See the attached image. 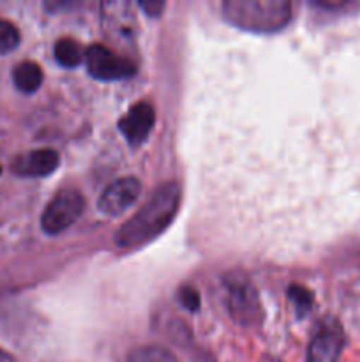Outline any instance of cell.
I'll list each match as a JSON object with an SVG mask.
<instances>
[{
    "label": "cell",
    "mask_w": 360,
    "mask_h": 362,
    "mask_svg": "<svg viewBox=\"0 0 360 362\" xmlns=\"http://www.w3.org/2000/svg\"><path fill=\"white\" fill-rule=\"evenodd\" d=\"M180 205V186L176 182L161 184L136 214L127 219L115 233V246L134 250L161 235L175 219Z\"/></svg>",
    "instance_id": "6da1fadb"
},
{
    "label": "cell",
    "mask_w": 360,
    "mask_h": 362,
    "mask_svg": "<svg viewBox=\"0 0 360 362\" xmlns=\"http://www.w3.org/2000/svg\"><path fill=\"white\" fill-rule=\"evenodd\" d=\"M222 14L235 27L249 32H277L292 20L288 0H226Z\"/></svg>",
    "instance_id": "7a4b0ae2"
},
{
    "label": "cell",
    "mask_w": 360,
    "mask_h": 362,
    "mask_svg": "<svg viewBox=\"0 0 360 362\" xmlns=\"http://www.w3.org/2000/svg\"><path fill=\"white\" fill-rule=\"evenodd\" d=\"M222 281H224L226 296H228L226 303H228L233 320L239 322L244 327L260 324L263 318L260 296L247 274H244L242 271H232L224 274Z\"/></svg>",
    "instance_id": "3957f363"
},
{
    "label": "cell",
    "mask_w": 360,
    "mask_h": 362,
    "mask_svg": "<svg viewBox=\"0 0 360 362\" xmlns=\"http://www.w3.org/2000/svg\"><path fill=\"white\" fill-rule=\"evenodd\" d=\"M85 209V198L74 187H64L46 205L41 216V226L48 235H59L80 219Z\"/></svg>",
    "instance_id": "277c9868"
},
{
    "label": "cell",
    "mask_w": 360,
    "mask_h": 362,
    "mask_svg": "<svg viewBox=\"0 0 360 362\" xmlns=\"http://www.w3.org/2000/svg\"><path fill=\"white\" fill-rule=\"evenodd\" d=\"M83 59L90 76L102 81L124 80L136 73V66L131 60L122 59L102 45L88 46Z\"/></svg>",
    "instance_id": "5b68a950"
},
{
    "label": "cell",
    "mask_w": 360,
    "mask_h": 362,
    "mask_svg": "<svg viewBox=\"0 0 360 362\" xmlns=\"http://www.w3.org/2000/svg\"><path fill=\"white\" fill-rule=\"evenodd\" d=\"M342 346H344V334L342 327L335 318L328 317L318 325L309 345V362H339Z\"/></svg>",
    "instance_id": "8992f818"
},
{
    "label": "cell",
    "mask_w": 360,
    "mask_h": 362,
    "mask_svg": "<svg viewBox=\"0 0 360 362\" xmlns=\"http://www.w3.org/2000/svg\"><path fill=\"white\" fill-rule=\"evenodd\" d=\"M141 194V182L136 177H122L104 189L99 198V211L106 216H120L133 207Z\"/></svg>",
    "instance_id": "52a82bcc"
},
{
    "label": "cell",
    "mask_w": 360,
    "mask_h": 362,
    "mask_svg": "<svg viewBox=\"0 0 360 362\" xmlns=\"http://www.w3.org/2000/svg\"><path fill=\"white\" fill-rule=\"evenodd\" d=\"M155 122L154 106L150 103H138L120 119L119 127L131 145H140L150 134Z\"/></svg>",
    "instance_id": "ba28073f"
},
{
    "label": "cell",
    "mask_w": 360,
    "mask_h": 362,
    "mask_svg": "<svg viewBox=\"0 0 360 362\" xmlns=\"http://www.w3.org/2000/svg\"><path fill=\"white\" fill-rule=\"evenodd\" d=\"M60 158L53 148H39L14 159L13 170L23 177H46L59 168Z\"/></svg>",
    "instance_id": "9c48e42d"
},
{
    "label": "cell",
    "mask_w": 360,
    "mask_h": 362,
    "mask_svg": "<svg viewBox=\"0 0 360 362\" xmlns=\"http://www.w3.org/2000/svg\"><path fill=\"white\" fill-rule=\"evenodd\" d=\"M13 81L18 90L25 94H32L37 90L42 83V69L35 62L25 60L20 62L13 71Z\"/></svg>",
    "instance_id": "30bf717a"
},
{
    "label": "cell",
    "mask_w": 360,
    "mask_h": 362,
    "mask_svg": "<svg viewBox=\"0 0 360 362\" xmlns=\"http://www.w3.org/2000/svg\"><path fill=\"white\" fill-rule=\"evenodd\" d=\"M53 53H55V59L60 66L64 67H76L80 66L81 60H83V53H81V48L78 46L76 41L73 39L62 37L55 42V48H53Z\"/></svg>",
    "instance_id": "8fae6325"
},
{
    "label": "cell",
    "mask_w": 360,
    "mask_h": 362,
    "mask_svg": "<svg viewBox=\"0 0 360 362\" xmlns=\"http://www.w3.org/2000/svg\"><path fill=\"white\" fill-rule=\"evenodd\" d=\"M127 362H180V361L176 359L172 352L162 349V346L147 345V346H140V349L133 350Z\"/></svg>",
    "instance_id": "7c38bea8"
},
{
    "label": "cell",
    "mask_w": 360,
    "mask_h": 362,
    "mask_svg": "<svg viewBox=\"0 0 360 362\" xmlns=\"http://www.w3.org/2000/svg\"><path fill=\"white\" fill-rule=\"evenodd\" d=\"M20 45V30L11 21L0 18V53H9Z\"/></svg>",
    "instance_id": "4fadbf2b"
},
{
    "label": "cell",
    "mask_w": 360,
    "mask_h": 362,
    "mask_svg": "<svg viewBox=\"0 0 360 362\" xmlns=\"http://www.w3.org/2000/svg\"><path fill=\"white\" fill-rule=\"evenodd\" d=\"M288 296L292 299V303L295 304V310L299 311L300 317L309 313V310L313 308V293L309 290L300 285H292L288 288Z\"/></svg>",
    "instance_id": "5bb4252c"
},
{
    "label": "cell",
    "mask_w": 360,
    "mask_h": 362,
    "mask_svg": "<svg viewBox=\"0 0 360 362\" xmlns=\"http://www.w3.org/2000/svg\"><path fill=\"white\" fill-rule=\"evenodd\" d=\"M180 300H182V304L189 311L200 310V293L194 288H191V286H184V288L180 290Z\"/></svg>",
    "instance_id": "9a60e30c"
},
{
    "label": "cell",
    "mask_w": 360,
    "mask_h": 362,
    "mask_svg": "<svg viewBox=\"0 0 360 362\" xmlns=\"http://www.w3.org/2000/svg\"><path fill=\"white\" fill-rule=\"evenodd\" d=\"M140 7L148 14V16H159L164 11V2L161 0H141Z\"/></svg>",
    "instance_id": "2e32d148"
},
{
    "label": "cell",
    "mask_w": 360,
    "mask_h": 362,
    "mask_svg": "<svg viewBox=\"0 0 360 362\" xmlns=\"http://www.w3.org/2000/svg\"><path fill=\"white\" fill-rule=\"evenodd\" d=\"M0 362H16V361H14L13 357H11L7 352H4V350H0Z\"/></svg>",
    "instance_id": "e0dca14e"
}]
</instances>
